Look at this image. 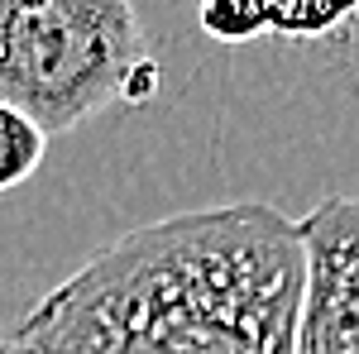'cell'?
I'll use <instances>...</instances> for the list:
<instances>
[{
    "mask_svg": "<svg viewBox=\"0 0 359 354\" xmlns=\"http://www.w3.org/2000/svg\"><path fill=\"white\" fill-rule=\"evenodd\" d=\"M302 220L230 201L139 225L20 316L25 354H297Z\"/></svg>",
    "mask_w": 359,
    "mask_h": 354,
    "instance_id": "1",
    "label": "cell"
},
{
    "mask_svg": "<svg viewBox=\"0 0 359 354\" xmlns=\"http://www.w3.org/2000/svg\"><path fill=\"white\" fill-rule=\"evenodd\" d=\"M163 82L135 5L0 0V101L43 135H67L111 106H144Z\"/></svg>",
    "mask_w": 359,
    "mask_h": 354,
    "instance_id": "2",
    "label": "cell"
},
{
    "mask_svg": "<svg viewBox=\"0 0 359 354\" xmlns=\"http://www.w3.org/2000/svg\"><path fill=\"white\" fill-rule=\"evenodd\" d=\"M306 292L297 354H359V196L335 191L302 216Z\"/></svg>",
    "mask_w": 359,
    "mask_h": 354,
    "instance_id": "3",
    "label": "cell"
},
{
    "mask_svg": "<svg viewBox=\"0 0 359 354\" xmlns=\"http://www.w3.org/2000/svg\"><path fill=\"white\" fill-rule=\"evenodd\" d=\"M43 154H48V135L29 120L25 110L0 101V191L25 187L39 172Z\"/></svg>",
    "mask_w": 359,
    "mask_h": 354,
    "instance_id": "4",
    "label": "cell"
},
{
    "mask_svg": "<svg viewBox=\"0 0 359 354\" xmlns=\"http://www.w3.org/2000/svg\"><path fill=\"white\" fill-rule=\"evenodd\" d=\"M0 354H25V350H15V345H10V340H0Z\"/></svg>",
    "mask_w": 359,
    "mask_h": 354,
    "instance_id": "5",
    "label": "cell"
}]
</instances>
